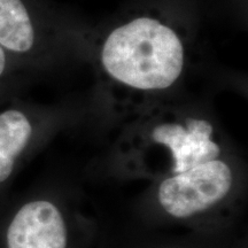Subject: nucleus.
<instances>
[{"instance_id": "8", "label": "nucleus", "mask_w": 248, "mask_h": 248, "mask_svg": "<svg viewBox=\"0 0 248 248\" xmlns=\"http://www.w3.org/2000/svg\"><path fill=\"white\" fill-rule=\"evenodd\" d=\"M7 89H8V85H6V86H0V98L4 97L6 91H7Z\"/></svg>"}, {"instance_id": "5", "label": "nucleus", "mask_w": 248, "mask_h": 248, "mask_svg": "<svg viewBox=\"0 0 248 248\" xmlns=\"http://www.w3.org/2000/svg\"><path fill=\"white\" fill-rule=\"evenodd\" d=\"M213 124L202 117L187 116L155 122L148 130L151 142L169 151L171 172L178 175L191 168L218 159L221 146L214 139Z\"/></svg>"}, {"instance_id": "7", "label": "nucleus", "mask_w": 248, "mask_h": 248, "mask_svg": "<svg viewBox=\"0 0 248 248\" xmlns=\"http://www.w3.org/2000/svg\"><path fill=\"white\" fill-rule=\"evenodd\" d=\"M17 69H21L17 62L0 47V86L9 85V77Z\"/></svg>"}, {"instance_id": "4", "label": "nucleus", "mask_w": 248, "mask_h": 248, "mask_svg": "<svg viewBox=\"0 0 248 248\" xmlns=\"http://www.w3.org/2000/svg\"><path fill=\"white\" fill-rule=\"evenodd\" d=\"M61 210L46 198L24 201L0 224V248H67Z\"/></svg>"}, {"instance_id": "3", "label": "nucleus", "mask_w": 248, "mask_h": 248, "mask_svg": "<svg viewBox=\"0 0 248 248\" xmlns=\"http://www.w3.org/2000/svg\"><path fill=\"white\" fill-rule=\"evenodd\" d=\"M233 185V173L225 161L215 159L161 182L157 198L175 218H187L225 199Z\"/></svg>"}, {"instance_id": "6", "label": "nucleus", "mask_w": 248, "mask_h": 248, "mask_svg": "<svg viewBox=\"0 0 248 248\" xmlns=\"http://www.w3.org/2000/svg\"><path fill=\"white\" fill-rule=\"evenodd\" d=\"M40 128L32 110L13 106L0 111V187L33 147Z\"/></svg>"}, {"instance_id": "2", "label": "nucleus", "mask_w": 248, "mask_h": 248, "mask_svg": "<svg viewBox=\"0 0 248 248\" xmlns=\"http://www.w3.org/2000/svg\"><path fill=\"white\" fill-rule=\"evenodd\" d=\"M0 47L21 68L42 67L51 60L53 23L38 0H0Z\"/></svg>"}, {"instance_id": "1", "label": "nucleus", "mask_w": 248, "mask_h": 248, "mask_svg": "<svg viewBox=\"0 0 248 248\" xmlns=\"http://www.w3.org/2000/svg\"><path fill=\"white\" fill-rule=\"evenodd\" d=\"M181 26L161 12L141 11L114 23L97 45L98 71L111 90L136 94L169 91L188 67Z\"/></svg>"}]
</instances>
